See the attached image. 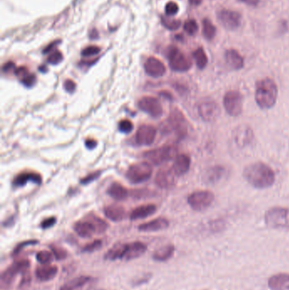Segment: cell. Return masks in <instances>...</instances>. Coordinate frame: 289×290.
I'll return each mask as SVG.
<instances>
[{"label":"cell","instance_id":"49","mask_svg":"<svg viewBox=\"0 0 289 290\" xmlns=\"http://www.w3.org/2000/svg\"><path fill=\"white\" fill-rule=\"evenodd\" d=\"M15 73H16L17 77L22 79L24 77H26V75L29 74V71H28V70H27L26 67L22 66V67H20V68L16 69Z\"/></svg>","mask_w":289,"mask_h":290},{"label":"cell","instance_id":"1","mask_svg":"<svg viewBox=\"0 0 289 290\" xmlns=\"http://www.w3.org/2000/svg\"><path fill=\"white\" fill-rule=\"evenodd\" d=\"M245 181L256 189H266L273 186L276 174L267 164L257 161L248 165L243 172Z\"/></svg>","mask_w":289,"mask_h":290},{"label":"cell","instance_id":"16","mask_svg":"<svg viewBox=\"0 0 289 290\" xmlns=\"http://www.w3.org/2000/svg\"><path fill=\"white\" fill-rule=\"evenodd\" d=\"M94 282L95 279L92 277L80 276L66 282L60 290H88Z\"/></svg>","mask_w":289,"mask_h":290},{"label":"cell","instance_id":"8","mask_svg":"<svg viewBox=\"0 0 289 290\" xmlns=\"http://www.w3.org/2000/svg\"><path fill=\"white\" fill-rule=\"evenodd\" d=\"M215 201V195L210 190H199L187 197V204L195 211H205Z\"/></svg>","mask_w":289,"mask_h":290},{"label":"cell","instance_id":"32","mask_svg":"<svg viewBox=\"0 0 289 290\" xmlns=\"http://www.w3.org/2000/svg\"><path fill=\"white\" fill-rule=\"evenodd\" d=\"M86 218L92 222V224L94 226L97 234H102L104 232H106V230L108 229L109 226L107 224V222L101 219L100 217L96 216V215L90 214Z\"/></svg>","mask_w":289,"mask_h":290},{"label":"cell","instance_id":"34","mask_svg":"<svg viewBox=\"0 0 289 290\" xmlns=\"http://www.w3.org/2000/svg\"><path fill=\"white\" fill-rule=\"evenodd\" d=\"M203 34L206 39L210 40V41L216 37V27L209 19H204L203 21Z\"/></svg>","mask_w":289,"mask_h":290},{"label":"cell","instance_id":"40","mask_svg":"<svg viewBox=\"0 0 289 290\" xmlns=\"http://www.w3.org/2000/svg\"><path fill=\"white\" fill-rule=\"evenodd\" d=\"M165 11H166V16H176V14L178 13L179 11L178 5H177L176 3H175V2H172V1H171V2H169V3L166 4Z\"/></svg>","mask_w":289,"mask_h":290},{"label":"cell","instance_id":"27","mask_svg":"<svg viewBox=\"0 0 289 290\" xmlns=\"http://www.w3.org/2000/svg\"><path fill=\"white\" fill-rule=\"evenodd\" d=\"M226 174V168L222 166H214L210 167L205 174L206 182L215 184L220 182Z\"/></svg>","mask_w":289,"mask_h":290},{"label":"cell","instance_id":"11","mask_svg":"<svg viewBox=\"0 0 289 290\" xmlns=\"http://www.w3.org/2000/svg\"><path fill=\"white\" fill-rule=\"evenodd\" d=\"M198 112L204 122H213L220 116L221 109L216 101L211 99H206L200 102L198 106Z\"/></svg>","mask_w":289,"mask_h":290},{"label":"cell","instance_id":"36","mask_svg":"<svg viewBox=\"0 0 289 290\" xmlns=\"http://www.w3.org/2000/svg\"><path fill=\"white\" fill-rule=\"evenodd\" d=\"M37 261L42 265H50L52 262L53 260L55 258L54 254L51 253L50 251H40L37 254Z\"/></svg>","mask_w":289,"mask_h":290},{"label":"cell","instance_id":"3","mask_svg":"<svg viewBox=\"0 0 289 290\" xmlns=\"http://www.w3.org/2000/svg\"><path fill=\"white\" fill-rule=\"evenodd\" d=\"M147 251V246L144 243L137 241L129 244H119L110 249L105 255V260L108 261H128L139 258Z\"/></svg>","mask_w":289,"mask_h":290},{"label":"cell","instance_id":"41","mask_svg":"<svg viewBox=\"0 0 289 290\" xmlns=\"http://www.w3.org/2000/svg\"><path fill=\"white\" fill-rule=\"evenodd\" d=\"M119 129L123 133H129L133 130V124L129 120H122L119 123Z\"/></svg>","mask_w":289,"mask_h":290},{"label":"cell","instance_id":"51","mask_svg":"<svg viewBox=\"0 0 289 290\" xmlns=\"http://www.w3.org/2000/svg\"><path fill=\"white\" fill-rule=\"evenodd\" d=\"M11 70L16 71V69H15V64L12 63V62H8V63H6V65L3 66V71H5V72H9V71H11Z\"/></svg>","mask_w":289,"mask_h":290},{"label":"cell","instance_id":"4","mask_svg":"<svg viewBox=\"0 0 289 290\" xmlns=\"http://www.w3.org/2000/svg\"><path fill=\"white\" fill-rule=\"evenodd\" d=\"M266 226L274 229H288L289 209L282 206H274L265 213Z\"/></svg>","mask_w":289,"mask_h":290},{"label":"cell","instance_id":"35","mask_svg":"<svg viewBox=\"0 0 289 290\" xmlns=\"http://www.w3.org/2000/svg\"><path fill=\"white\" fill-rule=\"evenodd\" d=\"M161 23L166 29L170 31H176L181 27V22L176 19L171 18V16H164L161 17Z\"/></svg>","mask_w":289,"mask_h":290},{"label":"cell","instance_id":"26","mask_svg":"<svg viewBox=\"0 0 289 290\" xmlns=\"http://www.w3.org/2000/svg\"><path fill=\"white\" fill-rule=\"evenodd\" d=\"M74 229L78 236L84 237V238L91 237L92 235L97 234L94 226L87 218H85L83 221L76 222L74 226Z\"/></svg>","mask_w":289,"mask_h":290},{"label":"cell","instance_id":"13","mask_svg":"<svg viewBox=\"0 0 289 290\" xmlns=\"http://www.w3.org/2000/svg\"><path fill=\"white\" fill-rule=\"evenodd\" d=\"M217 17H218L220 23L226 29L230 30V31L237 29L241 25V16L236 11L223 9L219 11Z\"/></svg>","mask_w":289,"mask_h":290},{"label":"cell","instance_id":"6","mask_svg":"<svg viewBox=\"0 0 289 290\" xmlns=\"http://www.w3.org/2000/svg\"><path fill=\"white\" fill-rule=\"evenodd\" d=\"M223 106L229 116L237 117L244 110V96L237 90H229L224 95Z\"/></svg>","mask_w":289,"mask_h":290},{"label":"cell","instance_id":"14","mask_svg":"<svg viewBox=\"0 0 289 290\" xmlns=\"http://www.w3.org/2000/svg\"><path fill=\"white\" fill-rule=\"evenodd\" d=\"M138 108L145 113L155 118H159L163 114V108L158 99L154 97H144L138 101Z\"/></svg>","mask_w":289,"mask_h":290},{"label":"cell","instance_id":"20","mask_svg":"<svg viewBox=\"0 0 289 290\" xmlns=\"http://www.w3.org/2000/svg\"><path fill=\"white\" fill-rule=\"evenodd\" d=\"M191 166V159L189 156L185 155V154H181L176 156L175 161H174L173 166H172V170H173L174 173L176 176L181 177L183 175L186 174L188 172Z\"/></svg>","mask_w":289,"mask_h":290},{"label":"cell","instance_id":"54","mask_svg":"<svg viewBox=\"0 0 289 290\" xmlns=\"http://www.w3.org/2000/svg\"><path fill=\"white\" fill-rule=\"evenodd\" d=\"M98 290H103V289H98Z\"/></svg>","mask_w":289,"mask_h":290},{"label":"cell","instance_id":"43","mask_svg":"<svg viewBox=\"0 0 289 290\" xmlns=\"http://www.w3.org/2000/svg\"><path fill=\"white\" fill-rule=\"evenodd\" d=\"M51 250H52L53 254L55 256V258L57 259V260H60V261L64 260L67 256V252L61 247L51 246Z\"/></svg>","mask_w":289,"mask_h":290},{"label":"cell","instance_id":"46","mask_svg":"<svg viewBox=\"0 0 289 290\" xmlns=\"http://www.w3.org/2000/svg\"><path fill=\"white\" fill-rule=\"evenodd\" d=\"M56 223V217H50V218H47V219L43 220L42 222H41V227L42 229H49V228H51V227H54Z\"/></svg>","mask_w":289,"mask_h":290},{"label":"cell","instance_id":"50","mask_svg":"<svg viewBox=\"0 0 289 290\" xmlns=\"http://www.w3.org/2000/svg\"><path fill=\"white\" fill-rule=\"evenodd\" d=\"M85 144H86V147H87V149L92 150V149H94L95 147H96L97 142H96L94 139H91V138H90V139L86 140Z\"/></svg>","mask_w":289,"mask_h":290},{"label":"cell","instance_id":"33","mask_svg":"<svg viewBox=\"0 0 289 290\" xmlns=\"http://www.w3.org/2000/svg\"><path fill=\"white\" fill-rule=\"evenodd\" d=\"M192 57L195 59V63L198 68L204 70L207 66L208 57L203 47H199L192 53Z\"/></svg>","mask_w":289,"mask_h":290},{"label":"cell","instance_id":"42","mask_svg":"<svg viewBox=\"0 0 289 290\" xmlns=\"http://www.w3.org/2000/svg\"><path fill=\"white\" fill-rule=\"evenodd\" d=\"M100 47L98 46H89V47H85L84 50L82 51V56L84 57H91V56H97L100 54Z\"/></svg>","mask_w":289,"mask_h":290},{"label":"cell","instance_id":"37","mask_svg":"<svg viewBox=\"0 0 289 290\" xmlns=\"http://www.w3.org/2000/svg\"><path fill=\"white\" fill-rule=\"evenodd\" d=\"M184 30L185 32H187V34L190 36H194V35L197 33L199 31V25L195 20H187L185 23H184Z\"/></svg>","mask_w":289,"mask_h":290},{"label":"cell","instance_id":"45","mask_svg":"<svg viewBox=\"0 0 289 290\" xmlns=\"http://www.w3.org/2000/svg\"><path fill=\"white\" fill-rule=\"evenodd\" d=\"M21 81L22 84L25 85L26 87H32L35 84L36 77H35V75L29 73V74L26 75V77H24L22 79H21Z\"/></svg>","mask_w":289,"mask_h":290},{"label":"cell","instance_id":"24","mask_svg":"<svg viewBox=\"0 0 289 290\" xmlns=\"http://www.w3.org/2000/svg\"><path fill=\"white\" fill-rule=\"evenodd\" d=\"M169 225L170 223H169L168 220L163 217H160L157 219L140 225L138 230L144 232H158V231L166 229L169 227Z\"/></svg>","mask_w":289,"mask_h":290},{"label":"cell","instance_id":"5","mask_svg":"<svg viewBox=\"0 0 289 290\" xmlns=\"http://www.w3.org/2000/svg\"><path fill=\"white\" fill-rule=\"evenodd\" d=\"M177 156V149L173 145H166L144 154L145 158L156 166L166 163L173 159L175 160Z\"/></svg>","mask_w":289,"mask_h":290},{"label":"cell","instance_id":"44","mask_svg":"<svg viewBox=\"0 0 289 290\" xmlns=\"http://www.w3.org/2000/svg\"><path fill=\"white\" fill-rule=\"evenodd\" d=\"M37 241L36 240H28V241H25V242H22V243L19 244L18 246H16L15 250L13 251L14 256H17L21 251H22L25 247H27L29 246H33V245H37Z\"/></svg>","mask_w":289,"mask_h":290},{"label":"cell","instance_id":"10","mask_svg":"<svg viewBox=\"0 0 289 290\" xmlns=\"http://www.w3.org/2000/svg\"><path fill=\"white\" fill-rule=\"evenodd\" d=\"M30 262L26 260H21L12 264L11 267H9L1 275L2 287H10L16 276L18 274L23 275L28 272Z\"/></svg>","mask_w":289,"mask_h":290},{"label":"cell","instance_id":"22","mask_svg":"<svg viewBox=\"0 0 289 290\" xmlns=\"http://www.w3.org/2000/svg\"><path fill=\"white\" fill-rule=\"evenodd\" d=\"M268 287L271 290H289V273L272 275L269 278Z\"/></svg>","mask_w":289,"mask_h":290},{"label":"cell","instance_id":"53","mask_svg":"<svg viewBox=\"0 0 289 290\" xmlns=\"http://www.w3.org/2000/svg\"><path fill=\"white\" fill-rule=\"evenodd\" d=\"M203 0H189V3L192 6H199L202 3Z\"/></svg>","mask_w":289,"mask_h":290},{"label":"cell","instance_id":"23","mask_svg":"<svg viewBox=\"0 0 289 290\" xmlns=\"http://www.w3.org/2000/svg\"><path fill=\"white\" fill-rule=\"evenodd\" d=\"M58 274V267L51 265H42L37 267L35 272L37 279L40 282H49L54 279Z\"/></svg>","mask_w":289,"mask_h":290},{"label":"cell","instance_id":"47","mask_svg":"<svg viewBox=\"0 0 289 290\" xmlns=\"http://www.w3.org/2000/svg\"><path fill=\"white\" fill-rule=\"evenodd\" d=\"M100 172H95V173H92V174L88 175L87 177H84L81 181V182H82V184H87V183H89V182L97 179L98 177H100Z\"/></svg>","mask_w":289,"mask_h":290},{"label":"cell","instance_id":"39","mask_svg":"<svg viewBox=\"0 0 289 290\" xmlns=\"http://www.w3.org/2000/svg\"><path fill=\"white\" fill-rule=\"evenodd\" d=\"M63 61V56L59 51H56L50 54V56L47 57V62L51 65H58Z\"/></svg>","mask_w":289,"mask_h":290},{"label":"cell","instance_id":"30","mask_svg":"<svg viewBox=\"0 0 289 290\" xmlns=\"http://www.w3.org/2000/svg\"><path fill=\"white\" fill-rule=\"evenodd\" d=\"M175 252V247L172 245H167V246L161 247L155 251V253L153 254V259L156 261H168L169 259H171Z\"/></svg>","mask_w":289,"mask_h":290},{"label":"cell","instance_id":"18","mask_svg":"<svg viewBox=\"0 0 289 290\" xmlns=\"http://www.w3.org/2000/svg\"><path fill=\"white\" fill-rule=\"evenodd\" d=\"M144 70L149 76L155 78L163 77L166 72V66L163 62L155 57L148 59L144 64Z\"/></svg>","mask_w":289,"mask_h":290},{"label":"cell","instance_id":"2","mask_svg":"<svg viewBox=\"0 0 289 290\" xmlns=\"http://www.w3.org/2000/svg\"><path fill=\"white\" fill-rule=\"evenodd\" d=\"M278 98V87L270 77L260 79L255 84V102L258 107L267 111L276 106Z\"/></svg>","mask_w":289,"mask_h":290},{"label":"cell","instance_id":"28","mask_svg":"<svg viewBox=\"0 0 289 290\" xmlns=\"http://www.w3.org/2000/svg\"><path fill=\"white\" fill-rule=\"evenodd\" d=\"M32 182L39 185L42 182V177L39 174L35 172H24L19 174L14 179L13 184L16 187H23L27 182Z\"/></svg>","mask_w":289,"mask_h":290},{"label":"cell","instance_id":"38","mask_svg":"<svg viewBox=\"0 0 289 290\" xmlns=\"http://www.w3.org/2000/svg\"><path fill=\"white\" fill-rule=\"evenodd\" d=\"M102 246V241L101 240H95L92 243L88 244L87 246H85L82 248V252H86V253H91L93 251L100 250Z\"/></svg>","mask_w":289,"mask_h":290},{"label":"cell","instance_id":"31","mask_svg":"<svg viewBox=\"0 0 289 290\" xmlns=\"http://www.w3.org/2000/svg\"><path fill=\"white\" fill-rule=\"evenodd\" d=\"M109 196L116 201H124L128 196V191L126 187L118 182H114L108 190Z\"/></svg>","mask_w":289,"mask_h":290},{"label":"cell","instance_id":"48","mask_svg":"<svg viewBox=\"0 0 289 290\" xmlns=\"http://www.w3.org/2000/svg\"><path fill=\"white\" fill-rule=\"evenodd\" d=\"M76 83L72 80H66L65 83H64L65 89L69 92H73L76 89Z\"/></svg>","mask_w":289,"mask_h":290},{"label":"cell","instance_id":"21","mask_svg":"<svg viewBox=\"0 0 289 290\" xmlns=\"http://www.w3.org/2000/svg\"><path fill=\"white\" fill-rule=\"evenodd\" d=\"M225 60L230 68L234 71H239L245 66V60L238 51L230 49L225 52Z\"/></svg>","mask_w":289,"mask_h":290},{"label":"cell","instance_id":"9","mask_svg":"<svg viewBox=\"0 0 289 290\" xmlns=\"http://www.w3.org/2000/svg\"><path fill=\"white\" fill-rule=\"evenodd\" d=\"M152 173V166L147 161H143L132 165L126 172V177L130 182L137 184L150 179Z\"/></svg>","mask_w":289,"mask_h":290},{"label":"cell","instance_id":"17","mask_svg":"<svg viewBox=\"0 0 289 290\" xmlns=\"http://www.w3.org/2000/svg\"><path fill=\"white\" fill-rule=\"evenodd\" d=\"M156 128L150 125H142L137 130L136 134V141L137 144L142 146H150L155 142L156 137Z\"/></svg>","mask_w":289,"mask_h":290},{"label":"cell","instance_id":"29","mask_svg":"<svg viewBox=\"0 0 289 290\" xmlns=\"http://www.w3.org/2000/svg\"><path fill=\"white\" fill-rule=\"evenodd\" d=\"M105 215L107 218L113 222H121L126 217V210L123 206L111 205L105 209Z\"/></svg>","mask_w":289,"mask_h":290},{"label":"cell","instance_id":"7","mask_svg":"<svg viewBox=\"0 0 289 290\" xmlns=\"http://www.w3.org/2000/svg\"><path fill=\"white\" fill-rule=\"evenodd\" d=\"M166 57L171 70L177 72H186L192 67V63L189 59L185 56L179 49L174 46L168 47L166 51Z\"/></svg>","mask_w":289,"mask_h":290},{"label":"cell","instance_id":"52","mask_svg":"<svg viewBox=\"0 0 289 290\" xmlns=\"http://www.w3.org/2000/svg\"><path fill=\"white\" fill-rule=\"evenodd\" d=\"M240 2L251 6H256L260 3V0H239Z\"/></svg>","mask_w":289,"mask_h":290},{"label":"cell","instance_id":"12","mask_svg":"<svg viewBox=\"0 0 289 290\" xmlns=\"http://www.w3.org/2000/svg\"><path fill=\"white\" fill-rule=\"evenodd\" d=\"M169 128L171 131H175L180 137H184L187 135V122L183 114L181 111L175 109L171 112V116L166 121Z\"/></svg>","mask_w":289,"mask_h":290},{"label":"cell","instance_id":"15","mask_svg":"<svg viewBox=\"0 0 289 290\" xmlns=\"http://www.w3.org/2000/svg\"><path fill=\"white\" fill-rule=\"evenodd\" d=\"M234 141L239 148H245L252 143L255 139V132L247 125L236 127L233 132Z\"/></svg>","mask_w":289,"mask_h":290},{"label":"cell","instance_id":"25","mask_svg":"<svg viewBox=\"0 0 289 290\" xmlns=\"http://www.w3.org/2000/svg\"><path fill=\"white\" fill-rule=\"evenodd\" d=\"M157 211V207L154 204H148L138 206L131 211L130 218L132 221L136 220L144 219L149 216H152Z\"/></svg>","mask_w":289,"mask_h":290},{"label":"cell","instance_id":"19","mask_svg":"<svg viewBox=\"0 0 289 290\" xmlns=\"http://www.w3.org/2000/svg\"><path fill=\"white\" fill-rule=\"evenodd\" d=\"M175 177L176 174L174 173L172 169L162 168L158 172L155 177V183L158 187L167 189L175 184Z\"/></svg>","mask_w":289,"mask_h":290}]
</instances>
